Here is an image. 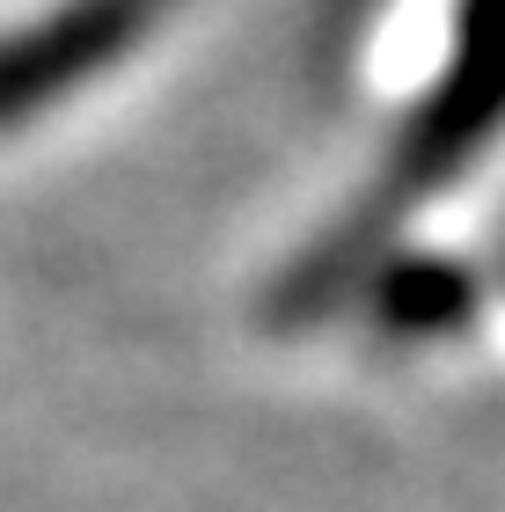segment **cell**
I'll return each mask as SVG.
<instances>
[{"label":"cell","mask_w":505,"mask_h":512,"mask_svg":"<svg viewBox=\"0 0 505 512\" xmlns=\"http://www.w3.org/2000/svg\"><path fill=\"white\" fill-rule=\"evenodd\" d=\"M505 132V0H462L454 8V52L425 103L410 110L403 139L388 147L381 198L403 205L425 191H447L454 176L476 169V154Z\"/></svg>","instance_id":"1"},{"label":"cell","mask_w":505,"mask_h":512,"mask_svg":"<svg viewBox=\"0 0 505 512\" xmlns=\"http://www.w3.org/2000/svg\"><path fill=\"white\" fill-rule=\"evenodd\" d=\"M176 15V0H59L52 15L0 37V132L44 118L74 88L125 66Z\"/></svg>","instance_id":"2"},{"label":"cell","mask_w":505,"mask_h":512,"mask_svg":"<svg viewBox=\"0 0 505 512\" xmlns=\"http://www.w3.org/2000/svg\"><path fill=\"white\" fill-rule=\"evenodd\" d=\"M366 315L388 344H440L454 330H469L484 308V278L462 256H432V249H396L381 256L366 278Z\"/></svg>","instance_id":"3"}]
</instances>
